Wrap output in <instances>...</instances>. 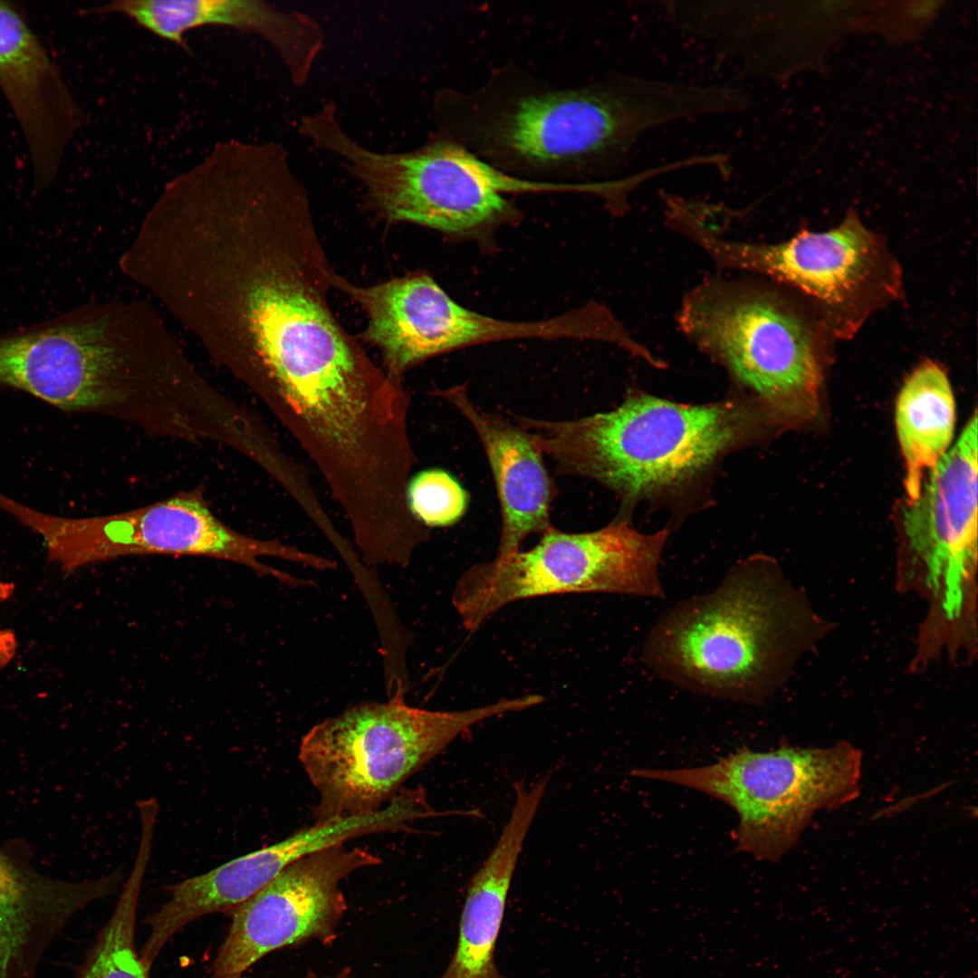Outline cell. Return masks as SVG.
<instances>
[{"label": "cell", "instance_id": "obj_1", "mask_svg": "<svg viewBox=\"0 0 978 978\" xmlns=\"http://www.w3.org/2000/svg\"><path fill=\"white\" fill-rule=\"evenodd\" d=\"M712 84L612 72L558 87L514 66L472 91L444 90L438 135L518 177H584L620 165L646 133L715 115Z\"/></svg>", "mask_w": 978, "mask_h": 978}, {"label": "cell", "instance_id": "obj_2", "mask_svg": "<svg viewBox=\"0 0 978 978\" xmlns=\"http://www.w3.org/2000/svg\"><path fill=\"white\" fill-rule=\"evenodd\" d=\"M801 604L775 561L750 557L712 591L666 611L645 641L643 661L688 691L761 703L781 684L803 645Z\"/></svg>", "mask_w": 978, "mask_h": 978}, {"label": "cell", "instance_id": "obj_3", "mask_svg": "<svg viewBox=\"0 0 978 978\" xmlns=\"http://www.w3.org/2000/svg\"><path fill=\"white\" fill-rule=\"evenodd\" d=\"M265 235L245 298L246 382L264 400L305 386L369 375L379 365L334 316L335 271L302 185L269 199Z\"/></svg>", "mask_w": 978, "mask_h": 978}, {"label": "cell", "instance_id": "obj_4", "mask_svg": "<svg viewBox=\"0 0 978 978\" xmlns=\"http://www.w3.org/2000/svg\"><path fill=\"white\" fill-rule=\"evenodd\" d=\"M513 418L558 474L593 479L627 501L680 486L772 427L756 401L683 405L638 393L579 419Z\"/></svg>", "mask_w": 978, "mask_h": 978}, {"label": "cell", "instance_id": "obj_5", "mask_svg": "<svg viewBox=\"0 0 978 978\" xmlns=\"http://www.w3.org/2000/svg\"><path fill=\"white\" fill-rule=\"evenodd\" d=\"M540 695L503 698L464 711L408 705L403 689L388 702H364L314 725L299 760L318 791L317 820L379 810L401 785L475 724L542 704Z\"/></svg>", "mask_w": 978, "mask_h": 978}, {"label": "cell", "instance_id": "obj_6", "mask_svg": "<svg viewBox=\"0 0 978 978\" xmlns=\"http://www.w3.org/2000/svg\"><path fill=\"white\" fill-rule=\"evenodd\" d=\"M302 134L340 159L361 185L369 208L389 223L471 236L513 214L503 194L539 190L537 182L503 172L437 134L412 150L369 149L344 130L333 107L308 117Z\"/></svg>", "mask_w": 978, "mask_h": 978}, {"label": "cell", "instance_id": "obj_7", "mask_svg": "<svg viewBox=\"0 0 978 978\" xmlns=\"http://www.w3.org/2000/svg\"><path fill=\"white\" fill-rule=\"evenodd\" d=\"M678 323L753 392L772 427H798L817 417L821 360L810 328L777 293L711 278L685 297Z\"/></svg>", "mask_w": 978, "mask_h": 978}, {"label": "cell", "instance_id": "obj_8", "mask_svg": "<svg viewBox=\"0 0 978 978\" xmlns=\"http://www.w3.org/2000/svg\"><path fill=\"white\" fill-rule=\"evenodd\" d=\"M861 753L848 743L827 748L781 746L771 752L743 747L696 768L638 769L640 778L705 792L731 806L739 824L736 849L778 861L791 849L815 812L853 800Z\"/></svg>", "mask_w": 978, "mask_h": 978}, {"label": "cell", "instance_id": "obj_9", "mask_svg": "<svg viewBox=\"0 0 978 978\" xmlns=\"http://www.w3.org/2000/svg\"><path fill=\"white\" fill-rule=\"evenodd\" d=\"M541 536L532 549L472 566L458 580L452 602L466 629L532 598L585 592L665 597L658 568L666 530L646 534L617 520L579 533L551 526Z\"/></svg>", "mask_w": 978, "mask_h": 978}, {"label": "cell", "instance_id": "obj_10", "mask_svg": "<svg viewBox=\"0 0 978 978\" xmlns=\"http://www.w3.org/2000/svg\"><path fill=\"white\" fill-rule=\"evenodd\" d=\"M6 513L43 540L50 562L66 573L99 562L140 555L211 558L247 567L283 582L287 574L260 559L295 562L298 548L244 534L212 511L201 486L135 509L105 515H51L16 501Z\"/></svg>", "mask_w": 978, "mask_h": 978}, {"label": "cell", "instance_id": "obj_11", "mask_svg": "<svg viewBox=\"0 0 978 978\" xmlns=\"http://www.w3.org/2000/svg\"><path fill=\"white\" fill-rule=\"evenodd\" d=\"M0 385L131 425L146 404L142 371L117 355L104 322L76 314L0 332Z\"/></svg>", "mask_w": 978, "mask_h": 978}, {"label": "cell", "instance_id": "obj_12", "mask_svg": "<svg viewBox=\"0 0 978 978\" xmlns=\"http://www.w3.org/2000/svg\"><path fill=\"white\" fill-rule=\"evenodd\" d=\"M381 859L368 849L336 846L305 857L233 908L212 978H241L265 955L310 941L333 944L347 910L340 884Z\"/></svg>", "mask_w": 978, "mask_h": 978}, {"label": "cell", "instance_id": "obj_13", "mask_svg": "<svg viewBox=\"0 0 978 978\" xmlns=\"http://www.w3.org/2000/svg\"><path fill=\"white\" fill-rule=\"evenodd\" d=\"M977 416L907 501L902 523L921 584L943 618L969 609L977 562Z\"/></svg>", "mask_w": 978, "mask_h": 978}, {"label": "cell", "instance_id": "obj_14", "mask_svg": "<svg viewBox=\"0 0 978 978\" xmlns=\"http://www.w3.org/2000/svg\"><path fill=\"white\" fill-rule=\"evenodd\" d=\"M680 231L719 267L769 275L833 309L853 307L877 283L882 270L883 254L876 235L855 216L831 230L802 231L774 244L720 238L695 216L686 217Z\"/></svg>", "mask_w": 978, "mask_h": 978}, {"label": "cell", "instance_id": "obj_15", "mask_svg": "<svg viewBox=\"0 0 978 978\" xmlns=\"http://www.w3.org/2000/svg\"><path fill=\"white\" fill-rule=\"evenodd\" d=\"M0 89L24 134L38 193L54 180L86 115L22 9L6 1H0Z\"/></svg>", "mask_w": 978, "mask_h": 978}, {"label": "cell", "instance_id": "obj_16", "mask_svg": "<svg viewBox=\"0 0 978 978\" xmlns=\"http://www.w3.org/2000/svg\"><path fill=\"white\" fill-rule=\"evenodd\" d=\"M82 14L124 15L186 51V34L204 26L255 34L277 52L297 86L308 81L324 45L322 30L312 17L258 0H113Z\"/></svg>", "mask_w": 978, "mask_h": 978}, {"label": "cell", "instance_id": "obj_17", "mask_svg": "<svg viewBox=\"0 0 978 978\" xmlns=\"http://www.w3.org/2000/svg\"><path fill=\"white\" fill-rule=\"evenodd\" d=\"M122 880L120 869L82 881L53 877L0 848V978H35L71 919L114 895Z\"/></svg>", "mask_w": 978, "mask_h": 978}, {"label": "cell", "instance_id": "obj_18", "mask_svg": "<svg viewBox=\"0 0 978 978\" xmlns=\"http://www.w3.org/2000/svg\"><path fill=\"white\" fill-rule=\"evenodd\" d=\"M333 288L364 311L367 325L360 338L378 348L381 366L392 378L401 380L414 366L453 350L456 302L427 273L360 286L335 273Z\"/></svg>", "mask_w": 978, "mask_h": 978}, {"label": "cell", "instance_id": "obj_19", "mask_svg": "<svg viewBox=\"0 0 978 978\" xmlns=\"http://www.w3.org/2000/svg\"><path fill=\"white\" fill-rule=\"evenodd\" d=\"M465 385L435 389L432 395L453 405L472 425L484 447L497 489L502 527L495 558L520 551L532 534L551 528L554 484L528 433L515 422L482 411L469 399Z\"/></svg>", "mask_w": 978, "mask_h": 978}, {"label": "cell", "instance_id": "obj_20", "mask_svg": "<svg viewBox=\"0 0 978 978\" xmlns=\"http://www.w3.org/2000/svg\"><path fill=\"white\" fill-rule=\"evenodd\" d=\"M513 788L509 820L468 883L456 946L441 978H505L495 966V945L517 860L544 794L539 785Z\"/></svg>", "mask_w": 978, "mask_h": 978}, {"label": "cell", "instance_id": "obj_21", "mask_svg": "<svg viewBox=\"0 0 978 978\" xmlns=\"http://www.w3.org/2000/svg\"><path fill=\"white\" fill-rule=\"evenodd\" d=\"M896 428L906 466L909 500L921 490L924 475L947 452L955 423V403L945 371L925 361L906 379L897 397Z\"/></svg>", "mask_w": 978, "mask_h": 978}, {"label": "cell", "instance_id": "obj_22", "mask_svg": "<svg viewBox=\"0 0 978 978\" xmlns=\"http://www.w3.org/2000/svg\"><path fill=\"white\" fill-rule=\"evenodd\" d=\"M151 840H139L131 873L116 906L79 965L74 978H149L136 948L137 911Z\"/></svg>", "mask_w": 978, "mask_h": 978}, {"label": "cell", "instance_id": "obj_23", "mask_svg": "<svg viewBox=\"0 0 978 978\" xmlns=\"http://www.w3.org/2000/svg\"><path fill=\"white\" fill-rule=\"evenodd\" d=\"M409 509L424 526L445 527L459 521L466 511L468 495L447 472L429 469L410 477L407 486Z\"/></svg>", "mask_w": 978, "mask_h": 978}, {"label": "cell", "instance_id": "obj_24", "mask_svg": "<svg viewBox=\"0 0 978 978\" xmlns=\"http://www.w3.org/2000/svg\"><path fill=\"white\" fill-rule=\"evenodd\" d=\"M16 649L17 639L14 632L11 629H0V671L12 661Z\"/></svg>", "mask_w": 978, "mask_h": 978}, {"label": "cell", "instance_id": "obj_25", "mask_svg": "<svg viewBox=\"0 0 978 978\" xmlns=\"http://www.w3.org/2000/svg\"><path fill=\"white\" fill-rule=\"evenodd\" d=\"M15 590L14 584L2 579L0 570V603L9 599Z\"/></svg>", "mask_w": 978, "mask_h": 978}, {"label": "cell", "instance_id": "obj_26", "mask_svg": "<svg viewBox=\"0 0 978 978\" xmlns=\"http://www.w3.org/2000/svg\"><path fill=\"white\" fill-rule=\"evenodd\" d=\"M306 978H351V970L350 967H344L333 976L329 977H321L318 975L314 971L309 970L307 972Z\"/></svg>", "mask_w": 978, "mask_h": 978}]
</instances>
